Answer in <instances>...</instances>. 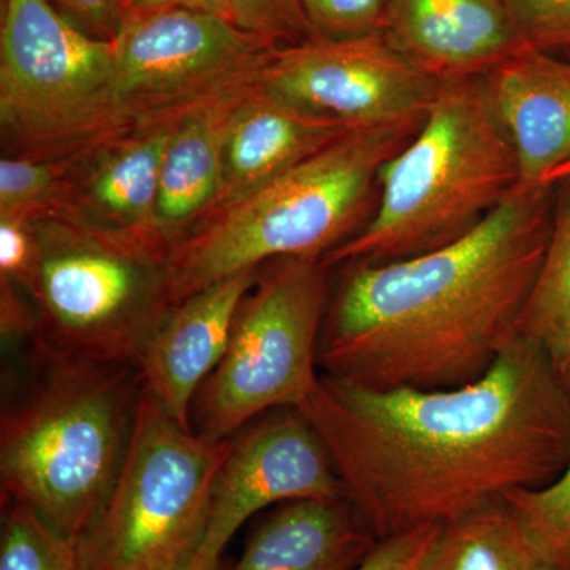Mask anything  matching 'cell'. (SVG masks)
Returning a JSON list of instances; mask_svg holds the SVG:
<instances>
[{
	"label": "cell",
	"instance_id": "obj_1",
	"mask_svg": "<svg viewBox=\"0 0 570 570\" xmlns=\"http://www.w3.org/2000/svg\"><path fill=\"white\" fill-rule=\"evenodd\" d=\"M379 540L543 489L570 464V393L517 336L474 384L363 387L321 374L302 409Z\"/></svg>",
	"mask_w": 570,
	"mask_h": 570
},
{
	"label": "cell",
	"instance_id": "obj_2",
	"mask_svg": "<svg viewBox=\"0 0 570 570\" xmlns=\"http://www.w3.org/2000/svg\"><path fill=\"white\" fill-rule=\"evenodd\" d=\"M553 206L554 184H520L452 245L389 264H347L325 313L318 367L376 390L478 382L519 336Z\"/></svg>",
	"mask_w": 570,
	"mask_h": 570
},
{
	"label": "cell",
	"instance_id": "obj_3",
	"mask_svg": "<svg viewBox=\"0 0 570 570\" xmlns=\"http://www.w3.org/2000/svg\"><path fill=\"white\" fill-rule=\"evenodd\" d=\"M33 371L3 403L2 501L31 508L80 540L110 497L129 449L141 387L132 363L69 358L32 346Z\"/></svg>",
	"mask_w": 570,
	"mask_h": 570
},
{
	"label": "cell",
	"instance_id": "obj_4",
	"mask_svg": "<svg viewBox=\"0 0 570 570\" xmlns=\"http://www.w3.org/2000/svg\"><path fill=\"white\" fill-rule=\"evenodd\" d=\"M425 118L355 127L302 163L216 206L171 247L176 303L284 257H321L358 234L382 167Z\"/></svg>",
	"mask_w": 570,
	"mask_h": 570
},
{
	"label": "cell",
	"instance_id": "obj_5",
	"mask_svg": "<svg viewBox=\"0 0 570 570\" xmlns=\"http://www.w3.org/2000/svg\"><path fill=\"white\" fill-rule=\"evenodd\" d=\"M519 186L515 149L482 78L442 82L419 132L382 167L373 219L324 264L433 253L475 230Z\"/></svg>",
	"mask_w": 570,
	"mask_h": 570
},
{
	"label": "cell",
	"instance_id": "obj_6",
	"mask_svg": "<svg viewBox=\"0 0 570 570\" xmlns=\"http://www.w3.org/2000/svg\"><path fill=\"white\" fill-rule=\"evenodd\" d=\"M29 225L37 247L24 292L37 321L32 346L69 358L135 365L178 305L171 247L70 205Z\"/></svg>",
	"mask_w": 570,
	"mask_h": 570
},
{
	"label": "cell",
	"instance_id": "obj_7",
	"mask_svg": "<svg viewBox=\"0 0 570 570\" xmlns=\"http://www.w3.org/2000/svg\"><path fill=\"white\" fill-rule=\"evenodd\" d=\"M134 135L115 96V45L50 0H2L3 156L80 160Z\"/></svg>",
	"mask_w": 570,
	"mask_h": 570
},
{
	"label": "cell",
	"instance_id": "obj_8",
	"mask_svg": "<svg viewBox=\"0 0 570 570\" xmlns=\"http://www.w3.org/2000/svg\"><path fill=\"white\" fill-rule=\"evenodd\" d=\"M230 445L178 425L141 392L121 471L78 540L82 570L186 569Z\"/></svg>",
	"mask_w": 570,
	"mask_h": 570
},
{
	"label": "cell",
	"instance_id": "obj_9",
	"mask_svg": "<svg viewBox=\"0 0 570 570\" xmlns=\"http://www.w3.org/2000/svg\"><path fill=\"white\" fill-rule=\"evenodd\" d=\"M266 265L238 307L223 360L195 395L190 422L202 436L234 438L257 415L302 409L316 392L328 266L321 257Z\"/></svg>",
	"mask_w": 570,
	"mask_h": 570
},
{
	"label": "cell",
	"instance_id": "obj_10",
	"mask_svg": "<svg viewBox=\"0 0 570 570\" xmlns=\"http://www.w3.org/2000/svg\"><path fill=\"white\" fill-rule=\"evenodd\" d=\"M112 45L116 102L132 134L175 126L257 85L283 47L186 2L130 7Z\"/></svg>",
	"mask_w": 570,
	"mask_h": 570
},
{
	"label": "cell",
	"instance_id": "obj_11",
	"mask_svg": "<svg viewBox=\"0 0 570 570\" xmlns=\"http://www.w3.org/2000/svg\"><path fill=\"white\" fill-rule=\"evenodd\" d=\"M441 85L384 33L351 39L313 33L277 48L257 80L269 96L351 127L425 118Z\"/></svg>",
	"mask_w": 570,
	"mask_h": 570
},
{
	"label": "cell",
	"instance_id": "obj_12",
	"mask_svg": "<svg viewBox=\"0 0 570 570\" xmlns=\"http://www.w3.org/2000/svg\"><path fill=\"white\" fill-rule=\"evenodd\" d=\"M302 499L337 501L346 491L316 428L298 409H287L232 438L204 539L184 570H216L225 547L258 510Z\"/></svg>",
	"mask_w": 570,
	"mask_h": 570
},
{
	"label": "cell",
	"instance_id": "obj_13",
	"mask_svg": "<svg viewBox=\"0 0 570 570\" xmlns=\"http://www.w3.org/2000/svg\"><path fill=\"white\" fill-rule=\"evenodd\" d=\"M261 269H245L176 305L135 362L141 392L186 430H193L195 395L223 360L238 307Z\"/></svg>",
	"mask_w": 570,
	"mask_h": 570
},
{
	"label": "cell",
	"instance_id": "obj_14",
	"mask_svg": "<svg viewBox=\"0 0 570 570\" xmlns=\"http://www.w3.org/2000/svg\"><path fill=\"white\" fill-rule=\"evenodd\" d=\"M384 37L441 82L482 78L527 48L504 0H390Z\"/></svg>",
	"mask_w": 570,
	"mask_h": 570
},
{
	"label": "cell",
	"instance_id": "obj_15",
	"mask_svg": "<svg viewBox=\"0 0 570 570\" xmlns=\"http://www.w3.org/2000/svg\"><path fill=\"white\" fill-rule=\"evenodd\" d=\"M520 165V184L543 186L570 164V62L524 48L482 77Z\"/></svg>",
	"mask_w": 570,
	"mask_h": 570
},
{
	"label": "cell",
	"instance_id": "obj_16",
	"mask_svg": "<svg viewBox=\"0 0 570 570\" xmlns=\"http://www.w3.org/2000/svg\"><path fill=\"white\" fill-rule=\"evenodd\" d=\"M355 127L247 89L228 121L217 204H227L325 148Z\"/></svg>",
	"mask_w": 570,
	"mask_h": 570
},
{
	"label": "cell",
	"instance_id": "obj_17",
	"mask_svg": "<svg viewBox=\"0 0 570 570\" xmlns=\"http://www.w3.org/2000/svg\"><path fill=\"white\" fill-rule=\"evenodd\" d=\"M377 542L346 499H302L281 504L224 570H352Z\"/></svg>",
	"mask_w": 570,
	"mask_h": 570
},
{
	"label": "cell",
	"instance_id": "obj_18",
	"mask_svg": "<svg viewBox=\"0 0 570 570\" xmlns=\"http://www.w3.org/2000/svg\"><path fill=\"white\" fill-rule=\"evenodd\" d=\"M175 126L129 135L81 159L70 206L171 247L157 228V200L164 154Z\"/></svg>",
	"mask_w": 570,
	"mask_h": 570
},
{
	"label": "cell",
	"instance_id": "obj_19",
	"mask_svg": "<svg viewBox=\"0 0 570 570\" xmlns=\"http://www.w3.org/2000/svg\"><path fill=\"white\" fill-rule=\"evenodd\" d=\"M247 89L190 112L174 127L160 168L157 200V228L171 247L217 204L225 134L232 111Z\"/></svg>",
	"mask_w": 570,
	"mask_h": 570
},
{
	"label": "cell",
	"instance_id": "obj_20",
	"mask_svg": "<svg viewBox=\"0 0 570 570\" xmlns=\"http://www.w3.org/2000/svg\"><path fill=\"white\" fill-rule=\"evenodd\" d=\"M422 570H562L508 501L442 524Z\"/></svg>",
	"mask_w": 570,
	"mask_h": 570
},
{
	"label": "cell",
	"instance_id": "obj_21",
	"mask_svg": "<svg viewBox=\"0 0 570 570\" xmlns=\"http://www.w3.org/2000/svg\"><path fill=\"white\" fill-rule=\"evenodd\" d=\"M519 336L542 348L570 393V176L554 183L553 219Z\"/></svg>",
	"mask_w": 570,
	"mask_h": 570
},
{
	"label": "cell",
	"instance_id": "obj_22",
	"mask_svg": "<svg viewBox=\"0 0 570 570\" xmlns=\"http://www.w3.org/2000/svg\"><path fill=\"white\" fill-rule=\"evenodd\" d=\"M80 160L3 156L0 159V219L29 224L52 209L70 205Z\"/></svg>",
	"mask_w": 570,
	"mask_h": 570
},
{
	"label": "cell",
	"instance_id": "obj_23",
	"mask_svg": "<svg viewBox=\"0 0 570 570\" xmlns=\"http://www.w3.org/2000/svg\"><path fill=\"white\" fill-rule=\"evenodd\" d=\"M0 570H82L78 540L52 530L28 505L2 501Z\"/></svg>",
	"mask_w": 570,
	"mask_h": 570
},
{
	"label": "cell",
	"instance_id": "obj_24",
	"mask_svg": "<svg viewBox=\"0 0 570 570\" xmlns=\"http://www.w3.org/2000/svg\"><path fill=\"white\" fill-rule=\"evenodd\" d=\"M562 570H570V464L560 479L505 499Z\"/></svg>",
	"mask_w": 570,
	"mask_h": 570
},
{
	"label": "cell",
	"instance_id": "obj_25",
	"mask_svg": "<svg viewBox=\"0 0 570 570\" xmlns=\"http://www.w3.org/2000/svg\"><path fill=\"white\" fill-rule=\"evenodd\" d=\"M202 7L219 13L243 31L283 45L313 36L299 0H204Z\"/></svg>",
	"mask_w": 570,
	"mask_h": 570
},
{
	"label": "cell",
	"instance_id": "obj_26",
	"mask_svg": "<svg viewBox=\"0 0 570 570\" xmlns=\"http://www.w3.org/2000/svg\"><path fill=\"white\" fill-rule=\"evenodd\" d=\"M311 31L333 39L384 33L390 0H299Z\"/></svg>",
	"mask_w": 570,
	"mask_h": 570
},
{
	"label": "cell",
	"instance_id": "obj_27",
	"mask_svg": "<svg viewBox=\"0 0 570 570\" xmlns=\"http://www.w3.org/2000/svg\"><path fill=\"white\" fill-rule=\"evenodd\" d=\"M524 47L570 50V0H504Z\"/></svg>",
	"mask_w": 570,
	"mask_h": 570
},
{
	"label": "cell",
	"instance_id": "obj_28",
	"mask_svg": "<svg viewBox=\"0 0 570 570\" xmlns=\"http://www.w3.org/2000/svg\"><path fill=\"white\" fill-rule=\"evenodd\" d=\"M439 530L438 524H430L381 539L352 570H422Z\"/></svg>",
	"mask_w": 570,
	"mask_h": 570
},
{
	"label": "cell",
	"instance_id": "obj_29",
	"mask_svg": "<svg viewBox=\"0 0 570 570\" xmlns=\"http://www.w3.org/2000/svg\"><path fill=\"white\" fill-rule=\"evenodd\" d=\"M37 247L31 225L20 219H0V276L28 291L36 268Z\"/></svg>",
	"mask_w": 570,
	"mask_h": 570
},
{
	"label": "cell",
	"instance_id": "obj_30",
	"mask_svg": "<svg viewBox=\"0 0 570 570\" xmlns=\"http://www.w3.org/2000/svg\"><path fill=\"white\" fill-rule=\"evenodd\" d=\"M63 13L82 31L97 39L112 40L124 17L132 7L130 0H56Z\"/></svg>",
	"mask_w": 570,
	"mask_h": 570
},
{
	"label": "cell",
	"instance_id": "obj_31",
	"mask_svg": "<svg viewBox=\"0 0 570 570\" xmlns=\"http://www.w3.org/2000/svg\"><path fill=\"white\" fill-rule=\"evenodd\" d=\"M569 176H570V164L566 165V167H562L561 170H558L557 174L551 176L550 184L561 181V179L569 178Z\"/></svg>",
	"mask_w": 570,
	"mask_h": 570
},
{
	"label": "cell",
	"instance_id": "obj_32",
	"mask_svg": "<svg viewBox=\"0 0 570 570\" xmlns=\"http://www.w3.org/2000/svg\"><path fill=\"white\" fill-rule=\"evenodd\" d=\"M134 6H159V3L181 2V0H130Z\"/></svg>",
	"mask_w": 570,
	"mask_h": 570
},
{
	"label": "cell",
	"instance_id": "obj_33",
	"mask_svg": "<svg viewBox=\"0 0 570 570\" xmlns=\"http://www.w3.org/2000/svg\"><path fill=\"white\" fill-rule=\"evenodd\" d=\"M181 2L193 3V6H200L202 7V3H204V0H181Z\"/></svg>",
	"mask_w": 570,
	"mask_h": 570
}]
</instances>
